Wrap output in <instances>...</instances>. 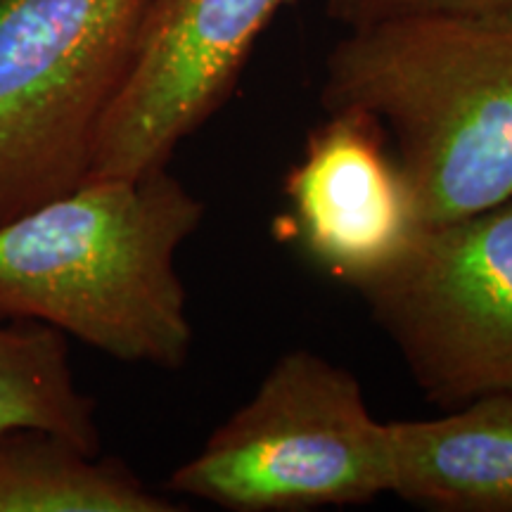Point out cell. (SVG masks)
I'll return each instance as SVG.
<instances>
[{"instance_id":"7","label":"cell","mask_w":512,"mask_h":512,"mask_svg":"<svg viewBox=\"0 0 512 512\" xmlns=\"http://www.w3.org/2000/svg\"><path fill=\"white\" fill-rule=\"evenodd\" d=\"M285 197L292 238L349 287L392 266L422 228L387 131L351 107L328 112L309 133Z\"/></svg>"},{"instance_id":"3","label":"cell","mask_w":512,"mask_h":512,"mask_svg":"<svg viewBox=\"0 0 512 512\" xmlns=\"http://www.w3.org/2000/svg\"><path fill=\"white\" fill-rule=\"evenodd\" d=\"M169 489L230 512L373 503L392 491L387 422L370 413L351 370L287 351L252 399L176 467Z\"/></svg>"},{"instance_id":"5","label":"cell","mask_w":512,"mask_h":512,"mask_svg":"<svg viewBox=\"0 0 512 512\" xmlns=\"http://www.w3.org/2000/svg\"><path fill=\"white\" fill-rule=\"evenodd\" d=\"M354 290L434 406L512 394V195L422 226L392 266Z\"/></svg>"},{"instance_id":"9","label":"cell","mask_w":512,"mask_h":512,"mask_svg":"<svg viewBox=\"0 0 512 512\" xmlns=\"http://www.w3.org/2000/svg\"><path fill=\"white\" fill-rule=\"evenodd\" d=\"M117 458L41 430L0 434V512H178Z\"/></svg>"},{"instance_id":"4","label":"cell","mask_w":512,"mask_h":512,"mask_svg":"<svg viewBox=\"0 0 512 512\" xmlns=\"http://www.w3.org/2000/svg\"><path fill=\"white\" fill-rule=\"evenodd\" d=\"M145 0H0V223L88 178Z\"/></svg>"},{"instance_id":"1","label":"cell","mask_w":512,"mask_h":512,"mask_svg":"<svg viewBox=\"0 0 512 512\" xmlns=\"http://www.w3.org/2000/svg\"><path fill=\"white\" fill-rule=\"evenodd\" d=\"M204 204L169 166L86 181L0 223V318L34 320L124 363L178 370L192 349L176 254Z\"/></svg>"},{"instance_id":"10","label":"cell","mask_w":512,"mask_h":512,"mask_svg":"<svg viewBox=\"0 0 512 512\" xmlns=\"http://www.w3.org/2000/svg\"><path fill=\"white\" fill-rule=\"evenodd\" d=\"M41 430L100 453L95 401L76 387L67 335L22 320L0 325V434Z\"/></svg>"},{"instance_id":"2","label":"cell","mask_w":512,"mask_h":512,"mask_svg":"<svg viewBox=\"0 0 512 512\" xmlns=\"http://www.w3.org/2000/svg\"><path fill=\"white\" fill-rule=\"evenodd\" d=\"M320 105L380 121L420 226L496 207L512 195V12L347 29L325 60Z\"/></svg>"},{"instance_id":"6","label":"cell","mask_w":512,"mask_h":512,"mask_svg":"<svg viewBox=\"0 0 512 512\" xmlns=\"http://www.w3.org/2000/svg\"><path fill=\"white\" fill-rule=\"evenodd\" d=\"M287 0H145L124 81L95 136L86 181L169 166L233 95ZM83 181V183H86Z\"/></svg>"},{"instance_id":"8","label":"cell","mask_w":512,"mask_h":512,"mask_svg":"<svg viewBox=\"0 0 512 512\" xmlns=\"http://www.w3.org/2000/svg\"><path fill=\"white\" fill-rule=\"evenodd\" d=\"M392 491L434 512H512V394L387 422Z\"/></svg>"},{"instance_id":"11","label":"cell","mask_w":512,"mask_h":512,"mask_svg":"<svg viewBox=\"0 0 512 512\" xmlns=\"http://www.w3.org/2000/svg\"><path fill=\"white\" fill-rule=\"evenodd\" d=\"M330 19L347 29L422 15H508L512 0H325Z\"/></svg>"}]
</instances>
